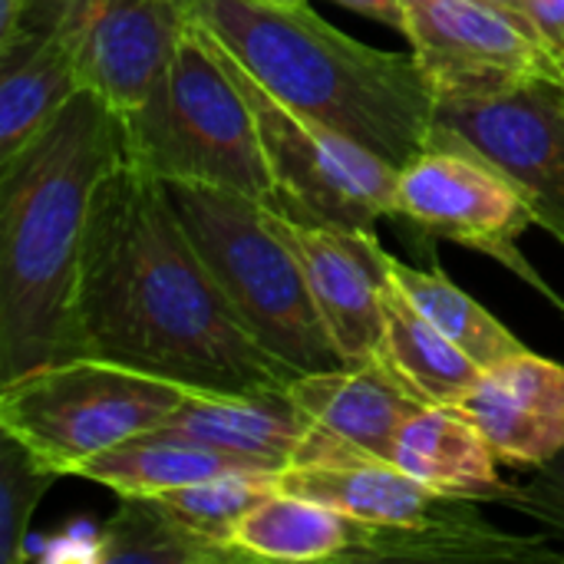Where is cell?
Listing matches in <instances>:
<instances>
[{
	"instance_id": "5",
	"label": "cell",
	"mask_w": 564,
	"mask_h": 564,
	"mask_svg": "<svg viewBox=\"0 0 564 564\" xmlns=\"http://www.w3.org/2000/svg\"><path fill=\"white\" fill-rule=\"evenodd\" d=\"M122 119L129 159L152 175L221 185L278 212L254 112L195 20L149 99Z\"/></svg>"
},
{
	"instance_id": "32",
	"label": "cell",
	"mask_w": 564,
	"mask_h": 564,
	"mask_svg": "<svg viewBox=\"0 0 564 564\" xmlns=\"http://www.w3.org/2000/svg\"><path fill=\"white\" fill-rule=\"evenodd\" d=\"M562 66H564V59H562Z\"/></svg>"
},
{
	"instance_id": "22",
	"label": "cell",
	"mask_w": 564,
	"mask_h": 564,
	"mask_svg": "<svg viewBox=\"0 0 564 564\" xmlns=\"http://www.w3.org/2000/svg\"><path fill=\"white\" fill-rule=\"evenodd\" d=\"M387 271L403 288V294L420 307V314L430 317L482 370L529 350L502 321H496L473 294L456 288L440 268H413L387 254Z\"/></svg>"
},
{
	"instance_id": "2",
	"label": "cell",
	"mask_w": 564,
	"mask_h": 564,
	"mask_svg": "<svg viewBox=\"0 0 564 564\" xmlns=\"http://www.w3.org/2000/svg\"><path fill=\"white\" fill-rule=\"evenodd\" d=\"M126 155L122 112L79 89L0 162V383L83 354L76 288L89 202Z\"/></svg>"
},
{
	"instance_id": "18",
	"label": "cell",
	"mask_w": 564,
	"mask_h": 564,
	"mask_svg": "<svg viewBox=\"0 0 564 564\" xmlns=\"http://www.w3.org/2000/svg\"><path fill=\"white\" fill-rule=\"evenodd\" d=\"M390 463L430 489L459 499L502 502L519 492V486L502 482L499 459L482 433L453 406H420L400 426Z\"/></svg>"
},
{
	"instance_id": "20",
	"label": "cell",
	"mask_w": 564,
	"mask_h": 564,
	"mask_svg": "<svg viewBox=\"0 0 564 564\" xmlns=\"http://www.w3.org/2000/svg\"><path fill=\"white\" fill-rule=\"evenodd\" d=\"M383 344L377 357L423 400L433 406H456L469 387L479 380L482 367L463 354L420 307L403 294V288L383 278Z\"/></svg>"
},
{
	"instance_id": "12",
	"label": "cell",
	"mask_w": 564,
	"mask_h": 564,
	"mask_svg": "<svg viewBox=\"0 0 564 564\" xmlns=\"http://www.w3.org/2000/svg\"><path fill=\"white\" fill-rule=\"evenodd\" d=\"M453 410L506 466L542 469L564 453V367L532 350L482 370Z\"/></svg>"
},
{
	"instance_id": "8",
	"label": "cell",
	"mask_w": 564,
	"mask_h": 564,
	"mask_svg": "<svg viewBox=\"0 0 564 564\" xmlns=\"http://www.w3.org/2000/svg\"><path fill=\"white\" fill-rule=\"evenodd\" d=\"M430 145L492 162L529 202L535 225L564 245V79L436 99Z\"/></svg>"
},
{
	"instance_id": "25",
	"label": "cell",
	"mask_w": 564,
	"mask_h": 564,
	"mask_svg": "<svg viewBox=\"0 0 564 564\" xmlns=\"http://www.w3.org/2000/svg\"><path fill=\"white\" fill-rule=\"evenodd\" d=\"M59 479L43 466L17 436L0 430V562L20 564L26 558V532L43 496Z\"/></svg>"
},
{
	"instance_id": "4",
	"label": "cell",
	"mask_w": 564,
	"mask_h": 564,
	"mask_svg": "<svg viewBox=\"0 0 564 564\" xmlns=\"http://www.w3.org/2000/svg\"><path fill=\"white\" fill-rule=\"evenodd\" d=\"M162 182L195 251L251 337L297 373L347 367L314 307L297 254L268 225V205L208 182Z\"/></svg>"
},
{
	"instance_id": "29",
	"label": "cell",
	"mask_w": 564,
	"mask_h": 564,
	"mask_svg": "<svg viewBox=\"0 0 564 564\" xmlns=\"http://www.w3.org/2000/svg\"><path fill=\"white\" fill-rule=\"evenodd\" d=\"M23 7H26V0H0V40H7L17 30Z\"/></svg>"
},
{
	"instance_id": "19",
	"label": "cell",
	"mask_w": 564,
	"mask_h": 564,
	"mask_svg": "<svg viewBox=\"0 0 564 564\" xmlns=\"http://www.w3.org/2000/svg\"><path fill=\"white\" fill-rule=\"evenodd\" d=\"M235 473H271V469L251 459H241L235 453L195 443V440L149 430L93 456L89 463L79 466L76 476L96 486H106L116 496L152 499L182 486H195V482H208V479L235 476Z\"/></svg>"
},
{
	"instance_id": "6",
	"label": "cell",
	"mask_w": 564,
	"mask_h": 564,
	"mask_svg": "<svg viewBox=\"0 0 564 564\" xmlns=\"http://www.w3.org/2000/svg\"><path fill=\"white\" fill-rule=\"evenodd\" d=\"M188 387L102 357H66L0 383V430L43 466L76 476L93 456L159 430Z\"/></svg>"
},
{
	"instance_id": "30",
	"label": "cell",
	"mask_w": 564,
	"mask_h": 564,
	"mask_svg": "<svg viewBox=\"0 0 564 564\" xmlns=\"http://www.w3.org/2000/svg\"><path fill=\"white\" fill-rule=\"evenodd\" d=\"M489 3H496V7H502V10H509V13H516V17H522V7H525V0H489ZM525 20V17H522Z\"/></svg>"
},
{
	"instance_id": "10",
	"label": "cell",
	"mask_w": 564,
	"mask_h": 564,
	"mask_svg": "<svg viewBox=\"0 0 564 564\" xmlns=\"http://www.w3.org/2000/svg\"><path fill=\"white\" fill-rule=\"evenodd\" d=\"M403 33L436 99L564 79L562 59L532 23L489 0H406Z\"/></svg>"
},
{
	"instance_id": "16",
	"label": "cell",
	"mask_w": 564,
	"mask_h": 564,
	"mask_svg": "<svg viewBox=\"0 0 564 564\" xmlns=\"http://www.w3.org/2000/svg\"><path fill=\"white\" fill-rule=\"evenodd\" d=\"M291 393L337 446L383 463L393 456L400 426L426 406L380 357L337 370L301 373L291 383Z\"/></svg>"
},
{
	"instance_id": "23",
	"label": "cell",
	"mask_w": 564,
	"mask_h": 564,
	"mask_svg": "<svg viewBox=\"0 0 564 564\" xmlns=\"http://www.w3.org/2000/svg\"><path fill=\"white\" fill-rule=\"evenodd\" d=\"M96 562H152V564H221L238 562L231 552L205 545L169 519L155 499L119 496L116 516L96 532L93 542Z\"/></svg>"
},
{
	"instance_id": "21",
	"label": "cell",
	"mask_w": 564,
	"mask_h": 564,
	"mask_svg": "<svg viewBox=\"0 0 564 564\" xmlns=\"http://www.w3.org/2000/svg\"><path fill=\"white\" fill-rule=\"evenodd\" d=\"M360 519L278 489L248 512L231 539V549L241 562H347L360 542Z\"/></svg>"
},
{
	"instance_id": "1",
	"label": "cell",
	"mask_w": 564,
	"mask_h": 564,
	"mask_svg": "<svg viewBox=\"0 0 564 564\" xmlns=\"http://www.w3.org/2000/svg\"><path fill=\"white\" fill-rule=\"evenodd\" d=\"M79 350L192 390L291 387L182 228L165 182L129 155L89 202L76 288Z\"/></svg>"
},
{
	"instance_id": "17",
	"label": "cell",
	"mask_w": 564,
	"mask_h": 564,
	"mask_svg": "<svg viewBox=\"0 0 564 564\" xmlns=\"http://www.w3.org/2000/svg\"><path fill=\"white\" fill-rule=\"evenodd\" d=\"M83 89L79 40L20 30L0 43V162L13 159Z\"/></svg>"
},
{
	"instance_id": "7",
	"label": "cell",
	"mask_w": 564,
	"mask_h": 564,
	"mask_svg": "<svg viewBox=\"0 0 564 564\" xmlns=\"http://www.w3.org/2000/svg\"><path fill=\"white\" fill-rule=\"evenodd\" d=\"M205 36L254 112L281 215L347 231H377L380 218H397V169L387 159L271 96L208 30Z\"/></svg>"
},
{
	"instance_id": "24",
	"label": "cell",
	"mask_w": 564,
	"mask_h": 564,
	"mask_svg": "<svg viewBox=\"0 0 564 564\" xmlns=\"http://www.w3.org/2000/svg\"><path fill=\"white\" fill-rule=\"evenodd\" d=\"M278 489H281L278 473H235V476H218L208 482L182 486V489H172V492H162L152 499L185 532H192L205 545H215V549H225L235 555L231 539H235L238 525L248 519V512L258 502H264Z\"/></svg>"
},
{
	"instance_id": "26",
	"label": "cell",
	"mask_w": 564,
	"mask_h": 564,
	"mask_svg": "<svg viewBox=\"0 0 564 564\" xmlns=\"http://www.w3.org/2000/svg\"><path fill=\"white\" fill-rule=\"evenodd\" d=\"M509 502H519L522 509H529V516L564 532V453L549 466L535 469V479L519 486V492Z\"/></svg>"
},
{
	"instance_id": "9",
	"label": "cell",
	"mask_w": 564,
	"mask_h": 564,
	"mask_svg": "<svg viewBox=\"0 0 564 564\" xmlns=\"http://www.w3.org/2000/svg\"><path fill=\"white\" fill-rule=\"evenodd\" d=\"M397 218L502 261L564 311L555 291L519 251V238L535 225L525 195L482 155L456 145L423 149L397 169Z\"/></svg>"
},
{
	"instance_id": "15",
	"label": "cell",
	"mask_w": 564,
	"mask_h": 564,
	"mask_svg": "<svg viewBox=\"0 0 564 564\" xmlns=\"http://www.w3.org/2000/svg\"><path fill=\"white\" fill-rule=\"evenodd\" d=\"M159 430L235 453L271 473H284L304 459L317 423L294 400L291 387L241 393L188 387L185 400Z\"/></svg>"
},
{
	"instance_id": "27",
	"label": "cell",
	"mask_w": 564,
	"mask_h": 564,
	"mask_svg": "<svg viewBox=\"0 0 564 564\" xmlns=\"http://www.w3.org/2000/svg\"><path fill=\"white\" fill-rule=\"evenodd\" d=\"M522 17L532 23L539 40L564 59V0H525Z\"/></svg>"
},
{
	"instance_id": "14",
	"label": "cell",
	"mask_w": 564,
	"mask_h": 564,
	"mask_svg": "<svg viewBox=\"0 0 564 564\" xmlns=\"http://www.w3.org/2000/svg\"><path fill=\"white\" fill-rule=\"evenodd\" d=\"M281 489L324 502L350 519L387 529H459L479 522V499H459L430 489L393 463L383 459H344L291 466L281 476Z\"/></svg>"
},
{
	"instance_id": "31",
	"label": "cell",
	"mask_w": 564,
	"mask_h": 564,
	"mask_svg": "<svg viewBox=\"0 0 564 564\" xmlns=\"http://www.w3.org/2000/svg\"><path fill=\"white\" fill-rule=\"evenodd\" d=\"M278 3H307V0H278Z\"/></svg>"
},
{
	"instance_id": "13",
	"label": "cell",
	"mask_w": 564,
	"mask_h": 564,
	"mask_svg": "<svg viewBox=\"0 0 564 564\" xmlns=\"http://www.w3.org/2000/svg\"><path fill=\"white\" fill-rule=\"evenodd\" d=\"M185 26V0H99L79 50L83 89L132 116L165 73Z\"/></svg>"
},
{
	"instance_id": "3",
	"label": "cell",
	"mask_w": 564,
	"mask_h": 564,
	"mask_svg": "<svg viewBox=\"0 0 564 564\" xmlns=\"http://www.w3.org/2000/svg\"><path fill=\"white\" fill-rule=\"evenodd\" d=\"M185 13L271 96L340 129L393 169L430 149L436 96L413 53L367 46L307 3L185 0Z\"/></svg>"
},
{
	"instance_id": "28",
	"label": "cell",
	"mask_w": 564,
	"mask_h": 564,
	"mask_svg": "<svg viewBox=\"0 0 564 564\" xmlns=\"http://www.w3.org/2000/svg\"><path fill=\"white\" fill-rule=\"evenodd\" d=\"M334 3H344L347 10H354L360 17H370V20L397 26V30H403V23H406V0H334Z\"/></svg>"
},
{
	"instance_id": "11",
	"label": "cell",
	"mask_w": 564,
	"mask_h": 564,
	"mask_svg": "<svg viewBox=\"0 0 564 564\" xmlns=\"http://www.w3.org/2000/svg\"><path fill=\"white\" fill-rule=\"evenodd\" d=\"M271 231L297 254L314 307L347 364L377 357L383 344L387 251L377 231H347L294 221L268 208Z\"/></svg>"
}]
</instances>
